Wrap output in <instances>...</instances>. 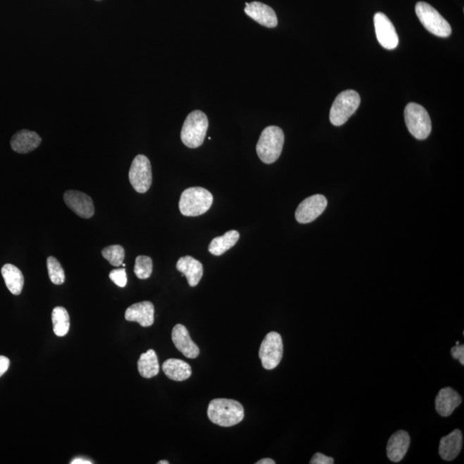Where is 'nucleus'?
<instances>
[{
	"label": "nucleus",
	"mask_w": 464,
	"mask_h": 464,
	"mask_svg": "<svg viewBox=\"0 0 464 464\" xmlns=\"http://www.w3.org/2000/svg\"><path fill=\"white\" fill-rule=\"evenodd\" d=\"M177 269L186 276L191 287H196L203 276V265L192 256L181 257L177 261Z\"/></svg>",
	"instance_id": "obj_19"
},
{
	"label": "nucleus",
	"mask_w": 464,
	"mask_h": 464,
	"mask_svg": "<svg viewBox=\"0 0 464 464\" xmlns=\"http://www.w3.org/2000/svg\"><path fill=\"white\" fill-rule=\"evenodd\" d=\"M462 403V397L451 387L440 389L436 397L435 406L439 415L448 417Z\"/></svg>",
	"instance_id": "obj_16"
},
{
	"label": "nucleus",
	"mask_w": 464,
	"mask_h": 464,
	"mask_svg": "<svg viewBox=\"0 0 464 464\" xmlns=\"http://www.w3.org/2000/svg\"><path fill=\"white\" fill-rule=\"evenodd\" d=\"M209 126L208 116L201 111L191 112L183 123L182 142L189 148L200 147L203 144Z\"/></svg>",
	"instance_id": "obj_4"
},
{
	"label": "nucleus",
	"mask_w": 464,
	"mask_h": 464,
	"mask_svg": "<svg viewBox=\"0 0 464 464\" xmlns=\"http://www.w3.org/2000/svg\"><path fill=\"white\" fill-rule=\"evenodd\" d=\"M463 446V434L456 429L450 434L440 439L439 455L444 461H452L458 457Z\"/></svg>",
	"instance_id": "obj_20"
},
{
	"label": "nucleus",
	"mask_w": 464,
	"mask_h": 464,
	"mask_svg": "<svg viewBox=\"0 0 464 464\" xmlns=\"http://www.w3.org/2000/svg\"><path fill=\"white\" fill-rule=\"evenodd\" d=\"M213 202V194L208 190L201 187H193L183 191L179 201V208L182 215L196 217L208 212Z\"/></svg>",
	"instance_id": "obj_3"
},
{
	"label": "nucleus",
	"mask_w": 464,
	"mask_h": 464,
	"mask_svg": "<svg viewBox=\"0 0 464 464\" xmlns=\"http://www.w3.org/2000/svg\"><path fill=\"white\" fill-rule=\"evenodd\" d=\"M240 234L237 231H230L222 237H215L209 244L208 251L213 256H221L232 249L239 240Z\"/></svg>",
	"instance_id": "obj_23"
},
{
	"label": "nucleus",
	"mask_w": 464,
	"mask_h": 464,
	"mask_svg": "<svg viewBox=\"0 0 464 464\" xmlns=\"http://www.w3.org/2000/svg\"><path fill=\"white\" fill-rule=\"evenodd\" d=\"M374 26L378 42L388 50H393L399 46V38L393 23L384 13H377L374 15Z\"/></svg>",
	"instance_id": "obj_11"
},
{
	"label": "nucleus",
	"mask_w": 464,
	"mask_h": 464,
	"mask_svg": "<svg viewBox=\"0 0 464 464\" xmlns=\"http://www.w3.org/2000/svg\"><path fill=\"white\" fill-rule=\"evenodd\" d=\"M360 104V96L353 89L342 92L331 107L330 120L334 126L340 127L348 122Z\"/></svg>",
	"instance_id": "obj_5"
},
{
	"label": "nucleus",
	"mask_w": 464,
	"mask_h": 464,
	"mask_svg": "<svg viewBox=\"0 0 464 464\" xmlns=\"http://www.w3.org/2000/svg\"><path fill=\"white\" fill-rule=\"evenodd\" d=\"M130 181L136 192L144 194L150 189L153 183V173L150 160L146 156L138 155L132 163Z\"/></svg>",
	"instance_id": "obj_9"
},
{
	"label": "nucleus",
	"mask_w": 464,
	"mask_h": 464,
	"mask_svg": "<svg viewBox=\"0 0 464 464\" xmlns=\"http://www.w3.org/2000/svg\"><path fill=\"white\" fill-rule=\"evenodd\" d=\"M415 13L419 20L429 32L442 38L449 37L451 27L435 8L426 2H418L415 6Z\"/></svg>",
	"instance_id": "obj_7"
},
{
	"label": "nucleus",
	"mask_w": 464,
	"mask_h": 464,
	"mask_svg": "<svg viewBox=\"0 0 464 464\" xmlns=\"http://www.w3.org/2000/svg\"><path fill=\"white\" fill-rule=\"evenodd\" d=\"M173 341L175 348L189 358H196L200 354V349L191 339L188 330L184 325H177L173 330Z\"/></svg>",
	"instance_id": "obj_14"
},
{
	"label": "nucleus",
	"mask_w": 464,
	"mask_h": 464,
	"mask_svg": "<svg viewBox=\"0 0 464 464\" xmlns=\"http://www.w3.org/2000/svg\"><path fill=\"white\" fill-rule=\"evenodd\" d=\"M245 5V13L261 25L267 28H275L278 25L275 11L270 6L261 2L246 3Z\"/></svg>",
	"instance_id": "obj_13"
},
{
	"label": "nucleus",
	"mask_w": 464,
	"mask_h": 464,
	"mask_svg": "<svg viewBox=\"0 0 464 464\" xmlns=\"http://www.w3.org/2000/svg\"><path fill=\"white\" fill-rule=\"evenodd\" d=\"M410 436L407 432L400 430L392 434L387 444V456L394 463H399L406 455L410 446Z\"/></svg>",
	"instance_id": "obj_17"
},
{
	"label": "nucleus",
	"mask_w": 464,
	"mask_h": 464,
	"mask_svg": "<svg viewBox=\"0 0 464 464\" xmlns=\"http://www.w3.org/2000/svg\"><path fill=\"white\" fill-rule=\"evenodd\" d=\"M42 138L36 132L23 130L13 135L11 146L15 153L25 154L41 145Z\"/></svg>",
	"instance_id": "obj_18"
},
{
	"label": "nucleus",
	"mask_w": 464,
	"mask_h": 464,
	"mask_svg": "<svg viewBox=\"0 0 464 464\" xmlns=\"http://www.w3.org/2000/svg\"><path fill=\"white\" fill-rule=\"evenodd\" d=\"M138 369L140 375L145 378H151L158 375L159 363L154 350H148L146 353L140 356Z\"/></svg>",
	"instance_id": "obj_24"
},
{
	"label": "nucleus",
	"mask_w": 464,
	"mask_h": 464,
	"mask_svg": "<svg viewBox=\"0 0 464 464\" xmlns=\"http://www.w3.org/2000/svg\"><path fill=\"white\" fill-rule=\"evenodd\" d=\"M451 352L452 357L464 365V346L460 344L456 345L451 349Z\"/></svg>",
	"instance_id": "obj_31"
},
{
	"label": "nucleus",
	"mask_w": 464,
	"mask_h": 464,
	"mask_svg": "<svg viewBox=\"0 0 464 464\" xmlns=\"http://www.w3.org/2000/svg\"><path fill=\"white\" fill-rule=\"evenodd\" d=\"M158 463V464H170V462L165 461V460H162V461H159Z\"/></svg>",
	"instance_id": "obj_35"
},
{
	"label": "nucleus",
	"mask_w": 464,
	"mask_h": 464,
	"mask_svg": "<svg viewBox=\"0 0 464 464\" xmlns=\"http://www.w3.org/2000/svg\"><path fill=\"white\" fill-rule=\"evenodd\" d=\"M72 464H92V462H89V460L85 458H74L71 462Z\"/></svg>",
	"instance_id": "obj_33"
},
{
	"label": "nucleus",
	"mask_w": 464,
	"mask_h": 464,
	"mask_svg": "<svg viewBox=\"0 0 464 464\" xmlns=\"http://www.w3.org/2000/svg\"><path fill=\"white\" fill-rule=\"evenodd\" d=\"M102 255L113 266L120 267L125 259V249L120 245H111L103 249Z\"/></svg>",
	"instance_id": "obj_28"
},
{
	"label": "nucleus",
	"mask_w": 464,
	"mask_h": 464,
	"mask_svg": "<svg viewBox=\"0 0 464 464\" xmlns=\"http://www.w3.org/2000/svg\"><path fill=\"white\" fill-rule=\"evenodd\" d=\"M54 332L58 337L68 334L70 330V317L64 307L54 308L52 312Z\"/></svg>",
	"instance_id": "obj_25"
},
{
	"label": "nucleus",
	"mask_w": 464,
	"mask_h": 464,
	"mask_svg": "<svg viewBox=\"0 0 464 464\" xmlns=\"http://www.w3.org/2000/svg\"><path fill=\"white\" fill-rule=\"evenodd\" d=\"M64 201L73 212L83 218H91L95 213L94 204L88 194L80 191L68 190L64 194Z\"/></svg>",
	"instance_id": "obj_12"
},
{
	"label": "nucleus",
	"mask_w": 464,
	"mask_h": 464,
	"mask_svg": "<svg viewBox=\"0 0 464 464\" xmlns=\"http://www.w3.org/2000/svg\"><path fill=\"white\" fill-rule=\"evenodd\" d=\"M327 205V199L322 194L308 197L299 204L296 210V220L300 224H308L317 220L325 212Z\"/></svg>",
	"instance_id": "obj_10"
},
{
	"label": "nucleus",
	"mask_w": 464,
	"mask_h": 464,
	"mask_svg": "<svg viewBox=\"0 0 464 464\" xmlns=\"http://www.w3.org/2000/svg\"><path fill=\"white\" fill-rule=\"evenodd\" d=\"M162 368L163 372L171 380L184 381L192 375V369L188 363L177 358L167 360Z\"/></svg>",
	"instance_id": "obj_21"
},
{
	"label": "nucleus",
	"mask_w": 464,
	"mask_h": 464,
	"mask_svg": "<svg viewBox=\"0 0 464 464\" xmlns=\"http://www.w3.org/2000/svg\"><path fill=\"white\" fill-rule=\"evenodd\" d=\"M405 123L409 132L417 139L428 138L432 132L430 116L424 107L415 103L408 104L404 111Z\"/></svg>",
	"instance_id": "obj_6"
},
{
	"label": "nucleus",
	"mask_w": 464,
	"mask_h": 464,
	"mask_svg": "<svg viewBox=\"0 0 464 464\" xmlns=\"http://www.w3.org/2000/svg\"><path fill=\"white\" fill-rule=\"evenodd\" d=\"M153 264L151 257L139 256L135 260L134 274L140 280L149 278L153 272Z\"/></svg>",
	"instance_id": "obj_27"
},
{
	"label": "nucleus",
	"mask_w": 464,
	"mask_h": 464,
	"mask_svg": "<svg viewBox=\"0 0 464 464\" xmlns=\"http://www.w3.org/2000/svg\"><path fill=\"white\" fill-rule=\"evenodd\" d=\"M459 344H460L459 341H457V343H456V345H459Z\"/></svg>",
	"instance_id": "obj_36"
},
{
	"label": "nucleus",
	"mask_w": 464,
	"mask_h": 464,
	"mask_svg": "<svg viewBox=\"0 0 464 464\" xmlns=\"http://www.w3.org/2000/svg\"><path fill=\"white\" fill-rule=\"evenodd\" d=\"M109 279H111L112 282L119 287H126L127 283L126 269L124 268L114 269V270H112L111 274H109Z\"/></svg>",
	"instance_id": "obj_29"
},
{
	"label": "nucleus",
	"mask_w": 464,
	"mask_h": 464,
	"mask_svg": "<svg viewBox=\"0 0 464 464\" xmlns=\"http://www.w3.org/2000/svg\"><path fill=\"white\" fill-rule=\"evenodd\" d=\"M256 464H275V462L274 460L270 459V458H264L260 460V461L256 462Z\"/></svg>",
	"instance_id": "obj_34"
},
{
	"label": "nucleus",
	"mask_w": 464,
	"mask_h": 464,
	"mask_svg": "<svg viewBox=\"0 0 464 464\" xmlns=\"http://www.w3.org/2000/svg\"><path fill=\"white\" fill-rule=\"evenodd\" d=\"M311 464H333L334 458L322 453H315L311 458Z\"/></svg>",
	"instance_id": "obj_30"
},
{
	"label": "nucleus",
	"mask_w": 464,
	"mask_h": 464,
	"mask_svg": "<svg viewBox=\"0 0 464 464\" xmlns=\"http://www.w3.org/2000/svg\"><path fill=\"white\" fill-rule=\"evenodd\" d=\"M46 266H48L49 279L53 284H62L65 282V275L64 269L56 257L49 256L48 260H46Z\"/></svg>",
	"instance_id": "obj_26"
},
{
	"label": "nucleus",
	"mask_w": 464,
	"mask_h": 464,
	"mask_svg": "<svg viewBox=\"0 0 464 464\" xmlns=\"http://www.w3.org/2000/svg\"><path fill=\"white\" fill-rule=\"evenodd\" d=\"M208 418L220 427H233L244 420V409L239 401L232 399H214L209 403Z\"/></svg>",
	"instance_id": "obj_1"
},
{
	"label": "nucleus",
	"mask_w": 464,
	"mask_h": 464,
	"mask_svg": "<svg viewBox=\"0 0 464 464\" xmlns=\"http://www.w3.org/2000/svg\"><path fill=\"white\" fill-rule=\"evenodd\" d=\"M259 357L264 369L274 370L280 365L283 357V341L279 333L266 335L260 346Z\"/></svg>",
	"instance_id": "obj_8"
},
{
	"label": "nucleus",
	"mask_w": 464,
	"mask_h": 464,
	"mask_svg": "<svg viewBox=\"0 0 464 464\" xmlns=\"http://www.w3.org/2000/svg\"><path fill=\"white\" fill-rule=\"evenodd\" d=\"M284 142L282 128L270 126L261 132L256 145V153L259 158L267 165L275 163L282 153Z\"/></svg>",
	"instance_id": "obj_2"
},
{
	"label": "nucleus",
	"mask_w": 464,
	"mask_h": 464,
	"mask_svg": "<svg viewBox=\"0 0 464 464\" xmlns=\"http://www.w3.org/2000/svg\"><path fill=\"white\" fill-rule=\"evenodd\" d=\"M155 308L150 301H144L134 303L128 307L125 318L128 322H136L142 327H150L154 322Z\"/></svg>",
	"instance_id": "obj_15"
},
{
	"label": "nucleus",
	"mask_w": 464,
	"mask_h": 464,
	"mask_svg": "<svg viewBox=\"0 0 464 464\" xmlns=\"http://www.w3.org/2000/svg\"><path fill=\"white\" fill-rule=\"evenodd\" d=\"M9 358L5 356H0V377H2L4 374L7 372V370L9 369Z\"/></svg>",
	"instance_id": "obj_32"
},
{
	"label": "nucleus",
	"mask_w": 464,
	"mask_h": 464,
	"mask_svg": "<svg viewBox=\"0 0 464 464\" xmlns=\"http://www.w3.org/2000/svg\"><path fill=\"white\" fill-rule=\"evenodd\" d=\"M1 272L8 290L13 295L20 294L25 284V278L20 269L13 264H6L2 268Z\"/></svg>",
	"instance_id": "obj_22"
}]
</instances>
